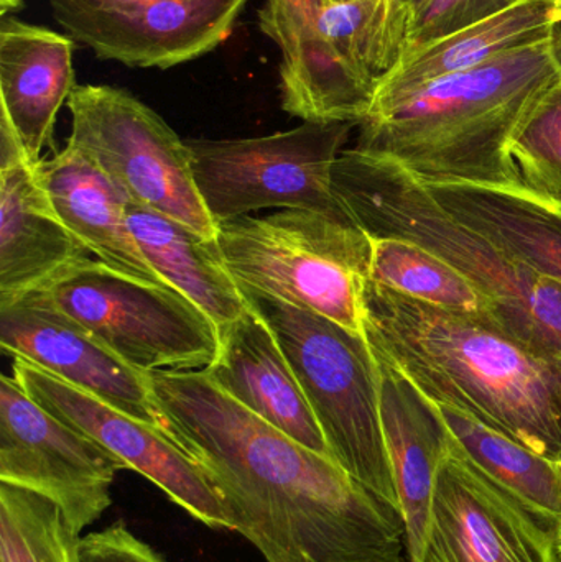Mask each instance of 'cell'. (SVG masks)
Listing matches in <instances>:
<instances>
[{"instance_id":"1","label":"cell","mask_w":561,"mask_h":562,"mask_svg":"<svg viewBox=\"0 0 561 562\" xmlns=\"http://www.w3.org/2000/svg\"><path fill=\"white\" fill-rule=\"evenodd\" d=\"M160 429L266 562H408L401 514L197 372L147 373Z\"/></svg>"},{"instance_id":"2","label":"cell","mask_w":561,"mask_h":562,"mask_svg":"<svg viewBox=\"0 0 561 562\" xmlns=\"http://www.w3.org/2000/svg\"><path fill=\"white\" fill-rule=\"evenodd\" d=\"M364 336L438 405L453 406L552 461H561V357L490 316L441 310L372 280Z\"/></svg>"},{"instance_id":"3","label":"cell","mask_w":561,"mask_h":562,"mask_svg":"<svg viewBox=\"0 0 561 562\" xmlns=\"http://www.w3.org/2000/svg\"><path fill=\"white\" fill-rule=\"evenodd\" d=\"M546 42L372 102L356 150L388 158L420 183H523L514 135L559 79Z\"/></svg>"},{"instance_id":"4","label":"cell","mask_w":561,"mask_h":562,"mask_svg":"<svg viewBox=\"0 0 561 562\" xmlns=\"http://www.w3.org/2000/svg\"><path fill=\"white\" fill-rule=\"evenodd\" d=\"M332 188L371 239H407L444 257L487 297L491 319L561 357L560 284L445 210L401 165L343 150L333 165Z\"/></svg>"},{"instance_id":"5","label":"cell","mask_w":561,"mask_h":562,"mask_svg":"<svg viewBox=\"0 0 561 562\" xmlns=\"http://www.w3.org/2000/svg\"><path fill=\"white\" fill-rule=\"evenodd\" d=\"M240 290L282 347L333 459L401 514L382 429L378 360L364 334L260 291Z\"/></svg>"},{"instance_id":"6","label":"cell","mask_w":561,"mask_h":562,"mask_svg":"<svg viewBox=\"0 0 561 562\" xmlns=\"http://www.w3.org/2000/svg\"><path fill=\"white\" fill-rule=\"evenodd\" d=\"M216 243L240 286L364 334L372 239L351 217L308 210L237 217L217 223Z\"/></svg>"},{"instance_id":"7","label":"cell","mask_w":561,"mask_h":562,"mask_svg":"<svg viewBox=\"0 0 561 562\" xmlns=\"http://www.w3.org/2000/svg\"><path fill=\"white\" fill-rule=\"evenodd\" d=\"M43 290L63 313L141 372H197L220 356V327L168 284L128 279L99 260L85 259Z\"/></svg>"},{"instance_id":"8","label":"cell","mask_w":561,"mask_h":562,"mask_svg":"<svg viewBox=\"0 0 561 562\" xmlns=\"http://www.w3.org/2000/svg\"><path fill=\"white\" fill-rule=\"evenodd\" d=\"M355 124L303 122L292 131L236 140H187L194 183L214 223L262 210L348 216L332 171Z\"/></svg>"},{"instance_id":"9","label":"cell","mask_w":561,"mask_h":562,"mask_svg":"<svg viewBox=\"0 0 561 562\" xmlns=\"http://www.w3.org/2000/svg\"><path fill=\"white\" fill-rule=\"evenodd\" d=\"M68 145L91 158L132 203L150 207L206 239L217 224L194 183L187 140L147 104L112 86H76Z\"/></svg>"},{"instance_id":"10","label":"cell","mask_w":561,"mask_h":562,"mask_svg":"<svg viewBox=\"0 0 561 562\" xmlns=\"http://www.w3.org/2000/svg\"><path fill=\"white\" fill-rule=\"evenodd\" d=\"M124 462L40 406L15 376L0 379V484L45 498L81 538L111 507Z\"/></svg>"},{"instance_id":"11","label":"cell","mask_w":561,"mask_h":562,"mask_svg":"<svg viewBox=\"0 0 561 562\" xmlns=\"http://www.w3.org/2000/svg\"><path fill=\"white\" fill-rule=\"evenodd\" d=\"M13 360L16 382L46 412L121 459L127 471L144 475L194 520L214 530L234 531L233 515L223 498L160 428L63 382L29 360Z\"/></svg>"},{"instance_id":"12","label":"cell","mask_w":561,"mask_h":562,"mask_svg":"<svg viewBox=\"0 0 561 562\" xmlns=\"http://www.w3.org/2000/svg\"><path fill=\"white\" fill-rule=\"evenodd\" d=\"M422 562H561L557 538L471 464L453 436Z\"/></svg>"},{"instance_id":"13","label":"cell","mask_w":561,"mask_h":562,"mask_svg":"<svg viewBox=\"0 0 561 562\" xmlns=\"http://www.w3.org/2000/svg\"><path fill=\"white\" fill-rule=\"evenodd\" d=\"M0 347L108 405L160 428L147 373L63 313L43 288L0 303Z\"/></svg>"},{"instance_id":"14","label":"cell","mask_w":561,"mask_h":562,"mask_svg":"<svg viewBox=\"0 0 561 562\" xmlns=\"http://www.w3.org/2000/svg\"><path fill=\"white\" fill-rule=\"evenodd\" d=\"M247 0H165L125 10L53 13L94 55L131 68L167 69L223 45Z\"/></svg>"},{"instance_id":"15","label":"cell","mask_w":561,"mask_h":562,"mask_svg":"<svg viewBox=\"0 0 561 562\" xmlns=\"http://www.w3.org/2000/svg\"><path fill=\"white\" fill-rule=\"evenodd\" d=\"M375 360L381 376L382 429L407 537L408 562H422L451 432L437 403L388 360L378 356Z\"/></svg>"},{"instance_id":"16","label":"cell","mask_w":561,"mask_h":562,"mask_svg":"<svg viewBox=\"0 0 561 562\" xmlns=\"http://www.w3.org/2000/svg\"><path fill=\"white\" fill-rule=\"evenodd\" d=\"M203 372L254 415L312 451L333 458L282 347L253 307L221 330L220 356Z\"/></svg>"},{"instance_id":"17","label":"cell","mask_w":561,"mask_h":562,"mask_svg":"<svg viewBox=\"0 0 561 562\" xmlns=\"http://www.w3.org/2000/svg\"><path fill=\"white\" fill-rule=\"evenodd\" d=\"M72 52L69 35L15 16H3L0 23L2 117L33 165L52 145L56 115L75 91Z\"/></svg>"},{"instance_id":"18","label":"cell","mask_w":561,"mask_h":562,"mask_svg":"<svg viewBox=\"0 0 561 562\" xmlns=\"http://www.w3.org/2000/svg\"><path fill=\"white\" fill-rule=\"evenodd\" d=\"M29 158L0 167V303L45 288L89 250L65 226Z\"/></svg>"},{"instance_id":"19","label":"cell","mask_w":561,"mask_h":562,"mask_svg":"<svg viewBox=\"0 0 561 562\" xmlns=\"http://www.w3.org/2000/svg\"><path fill=\"white\" fill-rule=\"evenodd\" d=\"M59 220L99 262L144 283L167 284L147 262L127 224L131 198L91 158L66 144L36 167Z\"/></svg>"},{"instance_id":"20","label":"cell","mask_w":561,"mask_h":562,"mask_svg":"<svg viewBox=\"0 0 561 562\" xmlns=\"http://www.w3.org/2000/svg\"><path fill=\"white\" fill-rule=\"evenodd\" d=\"M424 184V183H422ZM458 220L561 286V200L516 184H424Z\"/></svg>"},{"instance_id":"21","label":"cell","mask_w":561,"mask_h":562,"mask_svg":"<svg viewBox=\"0 0 561 562\" xmlns=\"http://www.w3.org/2000/svg\"><path fill=\"white\" fill-rule=\"evenodd\" d=\"M127 224L157 276L197 304L221 330L249 310L239 283L224 263L216 239H206L191 227L128 203Z\"/></svg>"},{"instance_id":"22","label":"cell","mask_w":561,"mask_h":562,"mask_svg":"<svg viewBox=\"0 0 561 562\" xmlns=\"http://www.w3.org/2000/svg\"><path fill=\"white\" fill-rule=\"evenodd\" d=\"M559 7L560 0H526L408 53L391 75L379 81L374 101L394 98L431 79L468 71L506 53L546 42Z\"/></svg>"},{"instance_id":"23","label":"cell","mask_w":561,"mask_h":562,"mask_svg":"<svg viewBox=\"0 0 561 562\" xmlns=\"http://www.w3.org/2000/svg\"><path fill=\"white\" fill-rule=\"evenodd\" d=\"M434 402V400H431ZM448 429L471 464L529 512L559 540L561 464L501 435L453 406L438 405Z\"/></svg>"},{"instance_id":"24","label":"cell","mask_w":561,"mask_h":562,"mask_svg":"<svg viewBox=\"0 0 561 562\" xmlns=\"http://www.w3.org/2000/svg\"><path fill=\"white\" fill-rule=\"evenodd\" d=\"M412 19L405 0H356L325 7L319 30L351 68L379 85L405 58Z\"/></svg>"},{"instance_id":"25","label":"cell","mask_w":561,"mask_h":562,"mask_svg":"<svg viewBox=\"0 0 561 562\" xmlns=\"http://www.w3.org/2000/svg\"><path fill=\"white\" fill-rule=\"evenodd\" d=\"M369 280L441 310L493 317L487 297L444 257L407 239H372Z\"/></svg>"},{"instance_id":"26","label":"cell","mask_w":561,"mask_h":562,"mask_svg":"<svg viewBox=\"0 0 561 562\" xmlns=\"http://www.w3.org/2000/svg\"><path fill=\"white\" fill-rule=\"evenodd\" d=\"M78 540L55 505L0 484V562H79Z\"/></svg>"},{"instance_id":"27","label":"cell","mask_w":561,"mask_h":562,"mask_svg":"<svg viewBox=\"0 0 561 562\" xmlns=\"http://www.w3.org/2000/svg\"><path fill=\"white\" fill-rule=\"evenodd\" d=\"M524 187L561 200V78L539 99L510 144Z\"/></svg>"},{"instance_id":"28","label":"cell","mask_w":561,"mask_h":562,"mask_svg":"<svg viewBox=\"0 0 561 562\" xmlns=\"http://www.w3.org/2000/svg\"><path fill=\"white\" fill-rule=\"evenodd\" d=\"M523 2L526 0H428L414 13L405 56Z\"/></svg>"},{"instance_id":"29","label":"cell","mask_w":561,"mask_h":562,"mask_svg":"<svg viewBox=\"0 0 561 562\" xmlns=\"http://www.w3.org/2000/svg\"><path fill=\"white\" fill-rule=\"evenodd\" d=\"M79 562H168L122 524L78 540Z\"/></svg>"},{"instance_id":"30","label":"cell","mask_w":561,"mask_h":562,"mask_svg":"<svg viewBox=\"0 0 561 562\" xmlns=\"http://www.w3.org/2000/svg\"><path fill=\"white\" fill-rule=\"evenodd\" d=\"M53 13L82 12V10H125L150 5L165 0H48Z\"/></svg>"},{"instance_id":"31","label":"cell","mask_w":561,"mask_h":562,"mask_svg":"<svg viewBox=\"0 0 561 562\" xmlns=\"http://www.w3.org/2000/svg\"><path fill=\"white\" fill-rule=\"evenodd\" d=\"M547 45H549L550 58H552L553 66L561 78V0L559 13L556 20L550 25L549 36H547Z\"/></svg>"},{"instance_id":"32","label":"cell","mask_w":561,"mask_h":562,"mask_svg":"<svg viewBox=\"0 0 561 562\" xmlns=\"http://www.w3.org/2000/svg\"><path fill=\"white\" fill-rule=\"evenodd\" d=\"M22 2L23 0H0V13H2V16H7V13L20 9Z\"/></svg>"},{"instance_id":"33","label":"cell","mask_w":561,"mask_h":562,"mask_svg":"<svg viewBox=\"0 0 561 562\" xmlns=\"http://www.w3.org/2000/svg\"><path fill=\"white\" fill-rule=\"evenodd\" d=\"M405 2H407L408 5H411V9L414 10L415 13L418 12V10H420L422 7H424L425 3L428 2V0H405Z\"/></svg>"},{"instance_id":"34","label":"cell","mask_w":561,"mask_h":562,"mask_svg":"<svg viewBox=\"0 0 561 562\" xmlns=\"http://www.w3.org/2000/svg\"><path fill=\"white\" fill-rule=\"evenodd\" d=\"M325 5H343V3L356 2V0H323Z\"/></svg>"},{"instance_id":"35","label":"cell","mask_w":561,"mask_h":562,"mask_svg":"<svg viewBox=\"0 0 561 562\" xmlns=\"http://www.w3.org/2000/svg\"><path fill=\"white\" fill-rule=\"evenodd\" d=\"M557 547H559V553H560V557H561V535L559 537V540H557Z\"/></svg>"},{"instance_id":"36","label":"cell","mask_w":561,"mask_h":562,"mask_svg":"<svg viewBox=\"0 0 561 562\" xmlns=\"http://www.w3.org/2000/svg\"><path fill=\"white\" fill-rule=\"evenodd\" d=\"M560 464H561V461H560Z\"/></svg>"}]
</instances>
